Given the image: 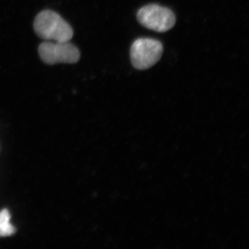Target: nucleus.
Wrapping results in <instances>:
<instances>
[{"label": "nucleus", "mask_w": 249, "mask_h": 249, "mask_svg": "<svg viewBox=\"0 0 249 249\" xmlns=\"http://www.w3.org/2000/svg\"><path fill=\"white\" fill-rule=\"evenodd\" d=\"M34 26L37 35L47 41L67 42L73 36L70 24L60 15L51 10L42 11L37 15Z\"/></svg>", "instance_id": "1"}, {"label": "nucleus", "mask_w": 249, "mask_h": 249, "mask_svg": "<svg viewBox=\"0 0 249 249\" xmlns=\"http://www.w3.org/2000/svg\"><path fill=\"white\" fill-rule=\"evenodd\" d=\"M163 52V45L160 40L147 37L137 39L131 46V62L137 70H147L158 62Z\"/></svg>", "instance_id": "2"}, {"label": "nucleus", "mask_w": 249, "mask_h": 249, "mask_svg": "<svg viewBox=\"0 0 249 249\" xmlns=\"http://www.w3.org/2000/svg\"><path fill=\"white\" fill-rule=\"evenodd\" d=\"M137 19L144 27L159 33L170 30L176 23V17L172 10L155 4L141 8L137 13Z\"/></svg>", "instance_id": "3"}, {"label": "nucleus", "mask_w": 249, "mask_h": 249, "mask_svg": "<svg viewBox=\"0 0 249 249\" xmlns=\"http://www.w3.org/2000/svg\"><path fill=\"white\" fill-rule=\"evenodd\" d=\"M38 52L42 61L47 65L76 63L80 58L79 49L69 41L51 42L47 40L39 46Z\"/></svg>", "instance_id": "4"}, {"label": "nucleus", "mask_w": 249, "mask_h": 249, "mask_svg": "<svg viewBox=\"0 0 249 249\" xmlns=\"http://www.w3.org/2000/svg\"><path fill=\"white\" fill-rule=\"evenodd\" d=\"M11 215L8 210L4 209L0 212V237H8L16 232V229L10 223Z\"/></svg>", "instance_id": "5"}]
</instances>
